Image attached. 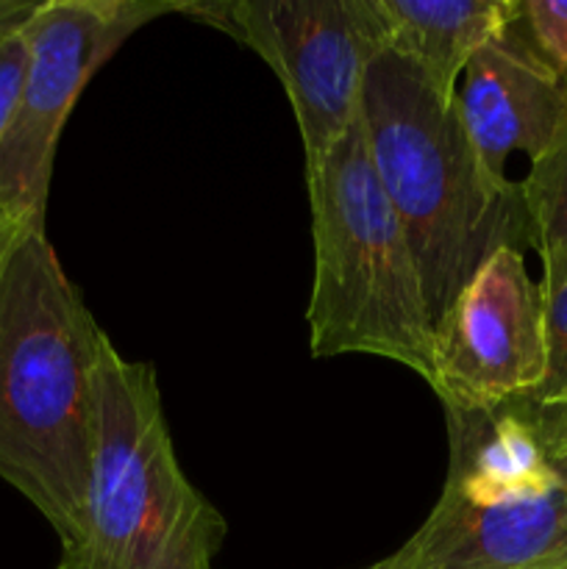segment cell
<instances>
[{"label": "cell", "instance_id": "1", "mask_svg": "<svg viewBox=\"0 0 567 569\" xmlns=\"http://www.w3.org/2000/svg\"><path fill=\"white\" fill-rule=\"evenodd\" d=\"M106 339L48 233L20 228L0 267V478L61 545L83 522Z\"/></svg>", "mask_w": 567, "mask_h": 569}, {"label": "cell", "instance_id": "7", "mask_svg": "<svg viewBox=\"0 0 567 569\" xmlns=\"http://www.w3.org/2000/svg\"><path fill=\"white\" fill-rule=\"evenodd\" d=\"M183 14L220 28L270 64L292 103L306 170L356 122L367 67L387 48L376 0H187Z\"/></svg>", "mask_w": 567, "mask_h": 569}, {"label": "cell", "instance_id": "15", "mask_svg": "<svg viewBox=\"0 0 567 569\" xmlns=\"http://www.w3.org/2000/svg\"><path fill=\"white\" fill-rule=\"evenodd\" d=\"M17 231H20V226L0 220V267H3V259H6V253H9L11 239H14Z\"/></svg>", "mask_w": 567, "mask_h": 569}, {"label": "cell", "instance_id": "2", "mask_svg": "<svg viewBox=\"0 0 567 569\" xmlns=\"http://www.w3.org/2000/svg\"><path fill=\"white\" fill-rule=\"evenodd\" d=\"M359 120L437 326L495 250L528 244L520 183L487 170L456 98L395 50L384 48L367 67Z\"/></svg>", "mask_w": 567, "mask_h": 569}, {"label": "cell", "instance_id": "13", "mask_svg": "<svg viewBox=\"0 0 567 569\" xmlns=\"http://www.w3.org/2000/svg\"><path fill=\"white\" fill-rule=\"evenodd\" d=\"M39 0H0V139L14 117L28 67L26 28Z\"/></svg>", "mask_w": 567, "mask_h": 569}, {"label": "cell", "instance_id": "14", "mask_svg": "<svg viewBox=\"0 0 567 569\" xmlns=\"http://www.w3.org/2000/svg\"><path fill=\"white\" fill-rule=\"evenodd\" d=\"M517 17L528 42L567 89V0H517Z\"/></svg>", "mask_w": 567, "mask_h": 569}, {"label": "cell", "instance_id": "11", "mask_svg": "<svg viewBox=\"0 0 567 569\" xmlns=\"http://www.w3.org/2000/svg\"><path fill=\"white\" fill-rule=\"evenodd\" d=\"M528 244L539 261H567V128L520 181Z\"/></svg>", "mask_w": 567, "mask_h": 569}, {"label": "cell", "instance_id": "4", "mask_svg": "<svg viewBox=\"0 0 567 569\" xmlns=\"http://www.w3.org/2000/svg\"><path fill=\"white\" fill-rule=\"evenodd\" d=\"M226 531L178 465L153 365L128 361L106 339L83 522L56 569H215Z\"/></svg>", "mask_w": 567, "mask_h": 569}, {"label": "cell", "instance_id": "12", "mask_svg": "<svg viewBox=\"0 0 567 569\" xmlns=\"http://www.w3.org/2000/svg\"><path fill=\"white\" fill-rule=\"evenodd\" d=\"M543 320L545 376L528 403L550 411H567V261H543Z\"/></svg>", "mask_w": 567, "mask_h": 569}, {"label": "cell", "instance_id": "9", "mask_svg": "<svg viewBox=\"0 0 567 569\" xmlns=\"http://www.w3.org/2000/svg\"><path fill=\"white\" fill-rule=\"evenodd\" d=\"M461 122L489 172L515 153L539 159L567 128V89L528 42L520 17L472 53L456 89Z\"/></svg>", "mask_w": 567, "mask_h": 569}, {"label": "cell", "instance_id": "8", "mask_svg": "<svg viewBox=\"0 0 567 569\" xmlns=\"http://www.w3.org/2000/svg\"><path fill=\"white\" fill-rule=\"evenodd\" d=\"M543 376V289L520 248H500L434 326L431 389L448 411H489L528 398Z\"/></svg>", "mask_w": 567, "mask_h": 569}, {"label": "cell", "instance_id": "6", "mask_svg": "<svg viewBox=\"0 0 567 569\" xmlns=\"http://www.w3.org/2000/svg\"><path fill=\"white\" fill-rule=\"evenodd\" d=\"M183 9L187 0H39L20 100L0 139V220L44 231L56 148L83 87L139 28Z\"/></svg>", "mask_w": 567, "mask_h": 569}, {"label": "cell", "instance_id": "10", "mask_svg": "<svg viewBox=\"0 0 567 569\" xmlns=\"http://www.w3.org/2000/svg\"><path fill=\"white\" fill-rule=\"evenodd\" d=\"M387 50L406 56L456 98L461 72L481 44L517 14V0H376Z\"/></svg>", "mask_w": 567, "mask_h": 569}, {"label": "cell", "instance_id": "5", "mask_svg": "<svg viewBox=\"0 0 567 569\" xmlns=\"http://www.w3.org/2000/svg\"><path fill=\"white\" fill-rule=\"evenodd\" d=\"M315 237L309 345L315 359L381 356L431 383L434 320L406 228L370 161L361 120L306 170Z\"/></svg>", "mask_w": 567, "mask_h": 569}, {"label": "cell", "instance_id": "3", "mask_svg": "<svg viewBox=\"0 0 567 569\" xmlns=\"http://www.w3.org/2000/svg\"><path fill=\"white\" fill-rule=\"evenodd\" d=\"M448 478L406 569H567V411H448Z\"/></svg>", "mask_w": 567, "mask_h": 569}]
</instances>
